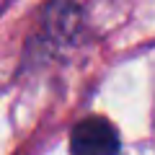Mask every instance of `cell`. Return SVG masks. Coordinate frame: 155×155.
I'll use <instances>...</instances> for the list:
<instances>
[{
    "mask_svg": "<svg viewBox=\"0 0 155 155\" xmlns=\"http://www.w3.org/2000/svg\"><path fill=\"white\" fill-rule=\"evenodd\" d=\"M119 132L104 116H88L70 132V155H119Z\"/></svg>",
    "mask_w": 155,
    "mask_h": 155,
    "instance_id": "obj_1",
    "label": "cell"
}]
</instances>
